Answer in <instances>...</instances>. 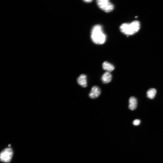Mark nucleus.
<instances>
[{"label":"nucleus","instance_id":"obj_5","mask_svg":"<svg viewBox=\"0 0 163 163\" xmlns=\"http://www.w3.org/2000/svg\"><path fill=\"white\" fill-rule=\"evenodd\" d=\"M87 77L86 75H80L77 79L78 84L81 87L85 88L87 86Z\"/></svg>","mask_w":163,"mask_h":163},{"label":"nucleus","instance_id":"obj_1","mask_svg":"<svg viewBox=\"0 0 163 163\" xmlns=\"http://www.w3.org/2000/svg\"><path fill=\"white\" fill-rule=\"evenodd\" d=\"M91 38L95 44L102 45L106 40V36L104 32L102 26L99 25L94 26L91 30Z\"/></svg>","mask_w":163,"mask_h":163},{"label":"nucleus","instance_id":"obj_7","mask_svg":"<svg viewBox=\"0 0 163 163\" xmlns=\"http://www.w3.org/2000/svg\"><path fill=\"white\" fill-rule=\"evenodd\" d=\"M129 109L132 111L135 110L137 106V98L134 96H131L129 99Z\"/></svg>","mask_w":163,"mask_h":163},{"label":"nucleus","instance_id":"obj_9","mask_svg":"<svg viewBox=\"0 0 163 163\" xmlns=\"http://www.w3.org/2000/svg\"><path fill=\"white\" fill-rule=\"evenodd\" d=\"M103 68L104 70L109 72L113 71L115 68L112 64L107 62H105L103 64Z\"/></svg>","mask_w":163,"mask_h":163},{"label":"nucleus","instance_id":"obj_12","mask_svg":"<svg viewBox=\"0 0 163 163\" xmlns=\"http://www.w3.org/2000/svg\"><path fill=\"white\" fill-rule=\"evenodd\" d=\"M92 1H90V0H89V1H87V0H86V1H84L85 2L87 3H90L91 2H92Z\"/></svg>","mask_w":163,"mask_h":163},{"label":"nucleus","instance_id":"obj_4","mask_svg":"<svg viewBox=\"0 0 163 163\" xmlns=\"http://www.w3.org/2000/svg\"><path fill=\"white\" fill-rule=\"evenodd\" d=\"M13 152L10 148H7L0 153V160L5 162H10L12 158Z\"/></svg>","mask_w":163,"mask_h":163},{"label":"nucleus","instance_id":"obj_3","mask_svg":"<svg viewBox=\"0 0 163 163\" xmlns=\"http://www.w3.org/2000/svg\"><path fill=\"white\" fill-rule=\"evenodd\" d=\"M96 3L98 7L105 12H110L114 9L113 5L109 0H98Z\"/></svg>","mask_w":163,"mask_h":163},{"label":"nucleus","instance_id":"obj_11","mask_svg":"<svg viewBox=\"0 0 163 163\" xmlns=\"http://www.w3.org/2000/svg\"><path fill=\"white\" fill-rule=\"evenodd\" d=\"M133 123L134 126H138L140 123V120L139 119H136L133 121Z\"/></svg>","mask_w":163,"mask_h":163},{"label":"nucleus","instance_id":"obj_6","mask_svg":"<svg viewBox=\"0 0 163 163\" xmlns=\"http://www.w3.org/2000/svg\"><path fill=\"white\" fill-rule=\"evenodd\" d=\"M101 91L98 87L95 86H93L89 94L90 97L92 99H95L98 98L100 95Z\"/></svg>","mask_w":163,"mask_h":163},{"label":"nucleus","instance_id":"obj_10","mask_svg":"<svg viewBox=\"0 0 163 163\" xmlns=\"http://www.w3.org/2000/svg\"><path fill=\"white\" fill-rule=\"evenodd\" d=\"M156 93V90L154 88L149 89L147 93V96L150 99L154 98Z\"/></svg>","mask_w":163,"mask_h":163},{"label":"nucleus","instance_id":"obj_2","mask_svg":"<svg viewBox=\"0 0 163 163\" xmlns=\"http://www.w3.org/2000/svg\"><path fill=\"white\" fill-rule=\"evenodd\" d=\"M140 28V22L134 21L131 23H124L120 26V29L122 33L127 35H132L138 32Z\"/></svg>","mask_w":163,"mask_h":163},{"label":"nucleus","instance_id":"obj_8","mask_svg":"<svg viewBox=\"0 0 163 163\" xmlns=\"http://www.w3.org/2000/svg\"><path fill=\"white\" fill-rule=\"evenodd\" d=\"M112 79V75L110 72H106L102 76L101 79L103 83L104 84L109 83Z\"/></svg>","mask_w":163,"mask_h":163}]
</instances>
